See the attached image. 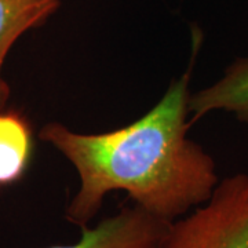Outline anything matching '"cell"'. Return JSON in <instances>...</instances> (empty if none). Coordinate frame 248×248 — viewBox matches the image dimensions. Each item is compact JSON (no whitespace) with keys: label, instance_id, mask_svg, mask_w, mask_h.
<instances>
[{"label":"cell","instance_id":"6da1fadb","mask_svg":"<svg viewBox=\"0 0 248 248\" xmlns=\"http://www.w3.org/2000/svg\"><path fill=\"white\" fill-rule=\"evenodd\" d=\"M203 35L195 31L189 61L155 107L133 123L112 131L83 134L58 122L45 124L39 138L73 166L79 189L65 219L90 226L105 197L125 192L134 204L172 222L205 203L219 182L213 156L189 138L190 83Z\"/></svg>","mask_w":248,"mask_h":248},{"label":"cell","instance_id":"5b68a950","mask_svg":"<svg viewBox=\"0 0 248 248\" xmlns=\"http://www.w3.org/2000/svg\"><path fill=\"white\" fill-rule=\"evenodd\" d=\"M61 0H0V112L11 90L3 78V65L11 47L28 31L42 27L60 9Z\"/></svg>","mask_w":248,"mask_h":248},{"label":"cell","instance_id":"8992f818","mask_svg":"<svg viewBox=\"0 0 248 248\" xmlns=\"http://www.w3.org/2000/svg\"><path fill=\"white\" fill-rule=\"evenodd\" d=\"M32 131L25 117L13 110L0 112V186L19 181L32 155Z\"/></svg>","mask_w":248,"mask_h":248},{"label":"cell","instance_id":"277c9868","mask_svg":"<svg viewBox=\"0 0 248 248\" xmlns=\"http://www.w3.org/2000/svg\"><path fill=\"white\" fill-rule=\"evenodd\" d=\"M214 112L229 113L248 125V57L233 60L219 79L192 93L189 99L190 124Z\"/></svg>","mask_w":248,"mask_h":248},{"label":"cell","instance_id":"7a4b0ae2","mask_svg":"<svg viewBox=\"0 0 248 248\" xmlns=\"http://www.w3.org/2000/svg\"><path fill=\"white\" fill-rule=\"evenodd\" d=\"M160 248H248V174L219 179L205 203L170 222Z\"/></svg>","mask_w":248,"mask_h":248},{"label":"cell","instance_id":"3957f363","mask_svg":"<svg viewBox=\"0 0 248 248\" xmlns=\"http://www.w3.org/2000/svg\"><path fill=\"white\" fill-rule=\"evenodd\" d=\"M170 222L145 211L140 205H125L94 228H83L73 244L46 248H160Z\"/></svg>","mask_w":248,"mask_h":248}]
</instances>
